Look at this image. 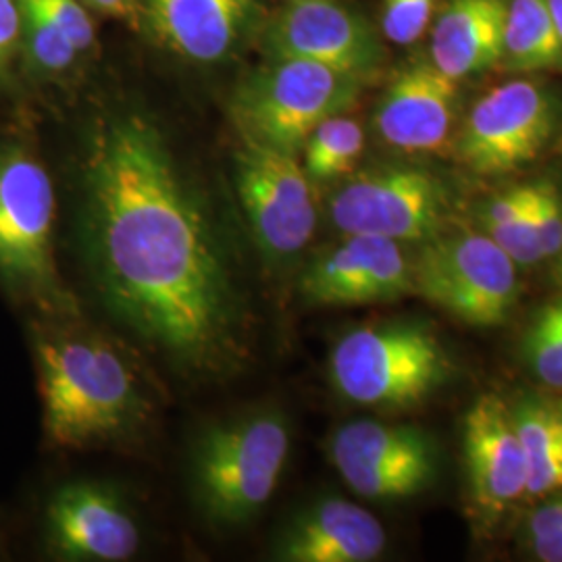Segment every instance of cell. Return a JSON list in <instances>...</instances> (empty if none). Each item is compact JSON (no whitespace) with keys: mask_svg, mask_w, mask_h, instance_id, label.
Here are the masks:
<instances>
[{"mask_svg":"<svg viewBox=\"0 0 562 562\" xmlns=\"http://www.w3.org/2000/svg\"><path fill=\"white\" fill-rule=\"evenodd\" d=\"M483 234L519 267L543 261L536 229V181L508 188L485 204Z\"/></svg>","mask_w":562,"mask_h":562,"instance_id":"7402d4cb","label":"cell"},{"mask_svg":"<svg viewBox=\"0 0 562 562\" xmlns=\"http://www.w3.org/2000/svg\"><path fill=\"white\" fill-rule=\"evenodd\" d=\"M20 4L36 63L48 71L65 69L76 57L78 48L36 0H20Z\"/></svg>","mask_w":562,"mask_h":562,"instance_id":"d4e9b609","label":"cell"},{"mask_svg":"<svg viewBox=\"0 0 562 562\" xmlns=\"http://www.w3.org/2000/svg\"><path fill=\"white\" fill-rule=\"evenodd\" d=\"M522 357L543 385L562 390V294L533 315L522 336Z\"/></svg>","mask_w":562,"mask_h":562,"instance_id":"cb8c5ba5","label":"cell"},{"mask_svg":"<svg viewBox=\"0 0 562 562\" xmlns=\"http://www.w3.org/2000/svg\"><path fill=\"white\" fill-rule=\"evenodd\" d=\"M464 464L475 506L498 517L527 494V457L513 408L498 394H483L464 417Z\"/></svg>","mask_w":562,"mask_h":562,"instance_id":"9a60e30c","label":"cell"},{"mask_svg":"<svg viewBox=\"0 0 562 562\" xmlns=\"http://www.w3.org/2000/svg\"><path fill=\"white\" fill-rule=\"evenodd\" d=\"M387 536L367 508L338 496L308 504L283 527L273 557L285 562H369L380 559Z\"/></svg>","mask_w":562,"mask_h":562,"instance_id":"2e32d148","label":"cell"},{"mask_svg":"<svg viewBox=\"0 0 562 562\" xmlns=\"http://www.w3.org/2000/svg\"><path fill=\"white\" fill-rule=\"evenodd\" d=\"M329 459L348 487L367 501H401L427 490L438 471L431 438L408 425L346 423L329 440Z\"/></svg>","mask_w":562,"mask_h":562,"instance_id":"8fae6325","label":"cell"},{"mask_svg":"<svg viewBox=\"0 0 562 562\" xmlns=\"http://www.w3.org/2000/svg\"><path fill=\"white\" fill-rule=\"evenodd\" d=\"M341 234L427 241L446 229L450 196L442 181L415 167L369 169L346 181L329 202Z\"/></svg>","mask_w":562,"mask_h":562,"instance_id":"9c48e42d","label":"cell"},{"mask_svg":"<svg viewBox=\"0 0 562 562\" xmlns=\"http://www.w3.org/2000/svg\"><path fill=\"white\" fill-rule=\"evenodd\" d=\"M548 4H550V13L554 18V23H557L562 38V0H548Z\"/></svg>","mask_w":562,"mask_h":562,"instance_id":"1f68e13d","label":"cell"},{"mask_svg":"<svg viewBox=\"0 0 562 562\" xmlns=\"http://www.w3.org/2000/svg\"><path fill=\"white\" fill-rule=\"evenodd\" d=\"M55 20L63 34L78 50H86L94 42V25L83 11L80 0H36Z\"/></svg>","mask_w":562,"mask_h":562,"instance_id":"f1b7e54d","label":"cell"},{"mask_svg":"<svg viewBox=\"0 0 562 562\" xmlns=\"http://www.w3.org/2000/svg\"><path fill=\"white\" fill-rule=\"evenodd\" d=\"M88 2L101 9L102 13H111L120 18L132 15V9H134V0H88Z\"/></svg>","mask_w":562,"mask_h":562,"instance_id":"4dcf8cb0","label":"cell"},{"mask_svg":"<svg viewBox=\"0 0 562 562\" xmlns=\"http://www.w3.org/2000/svg\"><path fill=\"white\" fill-rule=\"evenodd\" d=\"M450 373L440 338L415 322L357 327L341 336L329 357V378L341 398L383 411L417 406Z\"/></svg>","mask_w":562,"mask_h":562,"instance_id":"277c9868","label":"cell"},{"mask_svg":"<svg viewBox=\"0 0 562 562\" xmlns=\"http://www.w3.org/2000/svg\"><path fill=\"white\" fill-rule=\"evenodd\" d=\"M510 408L527 457V496L561 494L562 396L529 394Z\"/></svg>","mask_w":562,"mask_h":562,"instance_id":"ffe728a7","label":"cell"},{"mask_svg":"<svg viewBox=\"0 0 562 562\" xmlns=\"http://www.w3.org/2000/svg\"><path fill=\"white\" fill-rule=\"evenodd\" d=\"M46 543L60 561H130L140 548V529L120 496L101 483L60 485L44 513Z\"/></svg>","mask_w":562,"mask_h":562,"instance_id":"4fadbf2b","label":"cell"},{"mask_svg":"<svg viewBox=\"0 0 562 562\" xmlns=\"http://www.w3.org/2000/svg\"><path fill=\"white\" fill-rule=\"evenodd\" d=\"M250 0H148L155 34L188 59H222L232 48Z\"/></svg>","mask_w":562,"mask_h":562,"instance_id":"d6986e66","label":"cell"},{"mask_svg":"<svg viewBox=\"0 0 562 562\" xmlns=\"http://www.w3.org/2000/svg\"><path fill=\"white\" fill-rule=\"evenodd\" d=\"M552 280L557 281L562 288V250L552 259Z\"/></svg>","mask_w":562,"mask_h":562,"instance_id":"d6a6232c","label":"cell"},{"mask_svg":"<svg viewBox=\"0 0 562 562\" xmlns=\"http://www.w3.org/2000/svg\"><path fill=\"white\" fill-rule=\"evenodd\" d=\"M53 180L25 146H0V281L44 311H60Z\"/></svg>","mask_w":562,"mask_h":562,"instance_id":"5b68a950","label":"cell"},{"mask_svg":"<svg viewBox=\"0 0 562 562\" xmlns=\"http://www.w3.org/2000/svg\"><path fill=\"white\" fill-rule=\"evenodd\" d=\"M561 106L542 86L506 81L471 109L459 138V157L480 176H504L540 157L554 138Z\"/></svg>","mask_w":562,"mask_h":562,"instance_id":"30bf717a","label":"cell"},{"mask_svg":"<svg viewBox=\"0 0 562 562\" xmlns=\"http://www.w3.org/2000/svg\"><path fill=\"white\" fill-rule=\"evenodd\" d=\"M506 0H450L431 38V63L452 80L483 74L503 60Z\"/></svg>","mask_w":562,"mask_h":562,"instance_id":"ac0fdd59","label":"cell"},{"mask_svg":"<svg viewBox=\"0 0 562 562\" xmlns=\"http://www.w3.org/2000/svg\"><path fill=\"white\" fill-rule=\"evenodd\" d=\"M361 81L313 60L280 59L241 88V138L296 155L319 123L355 104Z\"/></svg>","mask_w":562,"mask_h":562,"instance_id":"52a82bcc","label":"cell"},{"mask_svg":"<svg viewBox=\"0 0 562 562\" xmlns=\"http://www.w3.org/2000/svg\"><path fill=\"white\" fill-rule=\"evenodd\" d=\"M278 59H302L362 80L382 59L369 23L334 0L290 4L269 34Z\"/></svg>","mask_w":562,"mask_h":562,"instance_id":"5bb4252c","label":"cell"},{"mask_svg":"<svg viewBox=\"0 0 562 562\" xmlns=\"http://www.w3.org/2000/svg\"><path fill=\"white\" fill-rule=\"evenodd\" d=\"M21 11L15 0H0V65L20 38Z\"/></svg>","mask_w":562,"mask_h":562,"instance_id":"f546056e","label":"cell"},{"mask_svg":"<svg viewBox=\"0 0 562 562\" xmlns=\"http://www.w3.org/2000/svg\"><path fill=\"white\" fill-rule=\"evenodd\" d=\"M436 0H383V34L396 44L419 41L434 15Z\"/></svg>","mask_w":562,"mask_h":562,"instance_id":"484cf974","label":"cell"},{"mask_svg":"<svg viewBox=\"0 0 562 562\" xmlns=\"http://www.w3.org/2000/svg\"><path fill=\"white\" fill-rule=\"evenodd\" d=\"M42 425L60 450H83L134 431L148 402L130 362L109 341L57 325H36Z\"/></svg>","mask_w":562,"mask_h":562,"instance_id":"7a4b0ae2","label":"cell"},{"mask_svg":"<svg viewBox=\"0 0 562 562\" xmlns=\"http://www.w3.org/2000/svg\"><path fill=\"white\" fill-rule=\"evenodd\" d=\"M81 257L104 306L192 375L244 355V302L222 234L176 167L159 130L109 121L83 173Z\"/></svg>","mask_w":562,"mask_h":562,"instance_id":"6da1fadb","label":"cell"},{"mask_svg":"<svg viewBox=\"0 0 562 562\" xmlns=\"http://www.w3.org/2000/svg\"><path fill=\"white\" fill-rule=\"evenodd\" d=\"M503 63L515 71L562 69V38L548 0H510Z\"/></svg>","mask_w":562,"mask_h":562,"instance_id":"44dd1931","label":"cell"},{"mask_svg":"<svg viewBox=\"0 0 562 562\" xmlns=\"http://www.w3.org/2000/svg\"><path fill=\"white\" fill-rule=\"evenodd\" d=\"M519 265L483 232H448L423 241L413 261V288L473 327L506 322L519 299Z\"/></svg>","mask_w":562,"mask_h":562,"instance_id":"8992f818","label":"cell"},{"mask_svg":"<svg viewBox=\"0 0 562 562\" xmlns=\"http://www.w3.org/2000/svg\"><path fill=\"white\" fill-rule=\"evenodd\" d=\"M304 171L313 180H336L352 171L364 150L361 123L344 113L319 123L304 142Z\"/></svg>","mask_w":562,"mask_h":562,"instance_id":"603a6c76","label":"cell"},{"mask_svg":"<svg viewBox=\"0 0 562 562\" xmlns=\"http://www.w3.org/2000/svg\"><path fill=\"white\" fill-rule=\"evenodd\" d=\"M536 229L543 259H554L562 250V196L550 181H536Z\"/></svg>","mask_w":562,"mask_h":562,"instance_id":"83f0119b","label":"cell"},{"mask_svg":"<svg viewBox=\"0 0 562 562\" xmlns=\"http://www.w3.org/2000/svg\"><path fill=\"white\" fill-rule=\"evenodd\" d=\"M302 301L311 306H369L415 292L413 261L402 241L346 234L304 267Z\"/></svg>","mask_w":562,"mask_h":562,"instance_id":"7c38bea8","label":"cell"},{"mask_svg":"<svg viewBox=\"0 0 562 562\" xmlns=\"http://www.w3.org/2000/svg\"><path fill=\"white\" fill-rule=\"evenodd\" d=\"M290 457V423L278 408L211 425L190 457L192 492L206 519L238 527L257 517L280 485Z\"/></svg>","mask_w":562,"mask_h":562,"instance_id":"3957f363","label":"cell"},{"mask_svg":"<svg viewBox=\"0 0 562 562\" xmlns=\"http://www.w3.org/2000/svg\"><path fill=\"white\" fill-rule=\"evenodd\" d=\"M527 538L540 561L562 562V492L531 513Z\"/></svg>","mask_w":562,"mask_h":562,"instance_id":"4316f807","label":"cell"},{"mask_svg":"<svg viewBox=\"0 0 562 562\" xmlns=\"http://www.w3.org/2000/svg\"><path fill=\"white\" fill-rule=\"evenodd\" d=\"M236 188L262 257L271 265L294 261L317 229L313 188L296 155L244 138Z\"/></svg>","mask_w":562,"mask_h":562,"instance_id":"ba28073f","label":"cell"},{"mask_svg":"<svg viewBox=\"0 0 562 562\" xmlns=\"http://www.w3.org/2000/svg\"><path fill=\"white\" fill-rule=\"evenodd\" d=\"M459 88L434 63L413 65L385 90L375 127L383 142L404 153H431L448 140Z\"/></svg>","mask_w":562,"mask_h":562,"instance_id":"e0dca14e","label":"cell"}]
</instances>
